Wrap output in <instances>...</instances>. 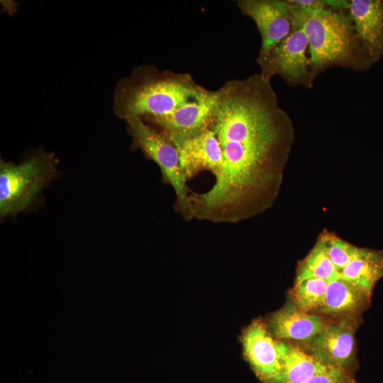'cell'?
Wrapping results in <instances>:
<instances>
[{
  "mask_svg": "<svg viewBox=\"0 0 383 383\" xmlns=\"http://www.w3.org/2000/svg\"><path fill=\"white\" fill-rule=\"evenodd\" d=\"M214 93L209 128L221 146V170L209 191L189 195V204L193 218L235 223L276 201L295 130L271 79L260 73L226 82Z\"/></svg>",
  "mask_w": 383,
  "mask_h": 383,
  "instance_id": "6da1fadb",
  "label": "cell"
},
{
  "mask_svg": "<svg viewBox=\"0 0 383 383\" xmlns=\"http://www.w3.org/2000/svg\"><path fill=\"white\" fill-rule=\"evenodd\" d=\"M211 93L189 73L161 71L153 65H145L118 82L113 109L117 116L126 121L161 116L203 99Z\"/></svg>",
  "mask_w": 383,
  "mask_h": 383,
  "instance_id": "7a4b0ae2",
  "label": "cell"
},
{
  "mask_svg": "<svg viewBox=\"0 0 383 383\" xmlns=\"http://www.w3.org/2000/svg\"><path fill=\"white\" fill-rule=\"evenodd\" d=\"M297 6L308 36L314 79L332 66L356 72L370 69L373 62L365 53L348 13L331 9L311 11Z\"/></svg>",
  "mask_w": 383,
  "mask_h": 383,
  "instance_id": "3957f363",
  "label": "cell"
},
{
  "mask_svg": "<svg viewBox=\"0 0 383 383\" xmlns=\"http://www.w3.org/2000/svg\"><path fill=\"white\" fill-rule=\"evenodd\" d=\"M126 121L133 145L140 148L146 157L158 165L162 180L172 187L176 198L174 204L175 211L186 221L194 218L189 204V190L181 170L177 148L141 118Z\"/></svg>",
  "mask_w": 383,
  "mask_h": 383,
  "instance_id": "277c9868",
  "label": "cell"
},
{
  "mask_svg": "<svg viewBox=\"0 0 383 383\" xmlns=\"http://www.w3.org/2000/svg\"><path fill=\"white\" fill-rule=\"evenodd\" d=\"M53 155H37L15 165L0 163V215H13L25 209L54 177Z\"/></svg>",
  "mask_w": 383,
  "mask_h": 383,
  "instance_id": "5b68a950",
  "label": "cell"
},
{
  "mask_svg": "<svg viewBox=\"0 0 383 383\" xmlns=\"http://www.w3.org/2000/svg\"><path fill=\"white\" fill-rule=\"evenodd\" d=\"M288 1L292 4L294 15L292 29L265 55L257 57L260 74L269 79L279 75L290 86L311 89L314 77L307 54L309 40L304 19L299 6L290 0Z\"/></svg>",
  "mask_w": 383,
  "mask_h": 383,
  "instance_id": "8992f818",
  "label": "cell"
},
{
  "mask_svg": "<svg viewBox=\"0 0 383 383\" xmlns=\"http://www.w3.org/2000/svg\"><path fill=\"white\" fill-rule=\"evenodd\" d=\"M241 13L251 18L261 36L258 57L265 55L291 32L294 15L288 0H239Z\"/></svg>",
  "mask_w": 383,
  "mask_h": 383,
  "instance_id": "52a82bcc",
  "label": "cell"
},
{
  "mask_svg": "<svg viewBox=\"0 0 383 383\" xmlns=\"http://www.w3.org/2000/svg\"><path fill=\"white\" fill-rule=\"evenodd\" d=\"M214 91L206 98L183 106L161 116H143L141 118L165 135L178 148L184 141L195 137L209 128Z\"/></svg>",
  "mask_w": 383,
  "mask_h": 383,
  "instance_id": "ba28073f",
  "label": "cell"
},
{
  "mask_svg": "<svg viewBox=\"0 0 383 383\" xmlns=\"http://www.w3.org/2000/svg\"><path fill=\"white\" fill-rule=\"evenodd\" d=\"M243 353L263 383H282V360L279 341L260 321L251 323L242 337Z\"/></svg>",
  "mask_w": 383,
  "mask_h": 383,
  "instance_id": "9c48e42d",
  "label": "cell"
},
{
  "mask_svg": "<svg viewBox=\"0 0 383 383\" xmlns=\"http://www.w3.org/2000/svg\"><path fill=\"white\" fill-rule=\"evenodd\" d=\"M177 149L181 170L187 182L204 170L211 172L215 178L220 174L222 152L216 134L209 128L184 141Z\"/></svg>",
  "mask_w": 383,
  "mask_h": 383,
  "instance_id": "30bf717a",
  "label": "cell"
},
{
  "mask_svg": "<svg viewBox=\"0 0 383 383\" xmlns=\"http://www.w3.org/2000/svg\"><path fill=\"white\" fill-rule=\"evenodd\" d=\"M354 330L345 321L326 325L309 343L310 354L323 364L345 370L353 357Z\"/></svg>",
  "mask_w": 383,
  "mask_h": 383,
  "instance_id": "8fae6325",
  "label": "cell"
},
{
  "mask_svg": "<svg viewBox=\"0 0 383 383\" xmlns=\"http://www.w3.org/2000/svg\"><path fill=\"white\" fill-rule=\"evenodd\" d=\"M348 14L365 53L377 62L383 55V0H351Z\"/></svg>",
  "mask_w": 383,
  "mask_h": 383,
  "instance_id": "7c38bea8",
  "label": "cell"
},
{
  "mask_svg": "<svg viewBox=\"0 0 383 383\" xmlns=\"http://www.w3.org/2000/svg\"><path fill=\"white\" fill-rule=\"evenodd\" d=\"M271 333L280 339L311 341L326 326L322 318L289 304L275 312L269 321Z\"/></svg>",
  "mask_w": 383,
  "mask_h": 383,
  "instance_id": "4fadbf2b",
  "label": "cell"
},
{
  "mask_svg": "<svg viewBox=\"0 0 383 383\" xmlns=\"http://www.w3.org/2000/svg\"><path fill=\"white\" fill-rule=\"evenodd\" d=\"M340 277L371 296L375 284L383 277V251L360 248L357 257L340 272Z\"/></svg>",
  "mask_w": 383,
  "mask_h": 383,
  "instance_id": "5bb4252c",
  "label": "cell"
},
{
  "mask_svg": "<svg viewBox=\"0 0 383 383\" xmlns=\"http://www.w3.org/2000/svg\"><path fill=\"white\" fill-rule=\"evenodd\" d=\"M370 296L360 287L340 277L328 284L325 301L319 312L333 315L355 313L368 304Z\"/></svg>",
  "mask_w": 383,
  "mask_h": 383,
  "instance_id": "9a60e30c",
  "label": "cell"
},
{
  "mask_svg": "<svg viewBox=\"0 0 383 383\" xmlns=\"http://www.w3.org/2000/svg\"><path fill=\"white\" fill-rule=\"evenodd\" d=\"M279 349L282 360V383H306L329 367L311 354L282 341Z\"/></svg>",
  "mask_w": 383,
  "mask_h": 383,
  "instance_id": "2e32d148",
  "label": "cell"
},
{
  "mask_svg": "<svg viewBox=\"0 0 383 383\" xmlns=\"http://www.w3.org/2000/svg\"><path fill=\"white\" fill-rule=\"evenodd\" d=\"M309 278L323 279L328 283L340 278L339 272L318 241L308 255L300 262L295 284Z\"/></svg>",
  "mask_w": 383,
  "mask_h": 383,
  "instance_id": "e0dca14e",
  "label": "cell"
},
{
  "mask_svg": "<svg viewBox=\"0 0 383 383\" xmlns=\"http://www.w3.org/2000/svg\"><path fill=\"white\" fill-rule=\"evenodd\" d=\"M328 282L309 278L295 284L294 304L306 312L319 311L322 308Z\"/></svg>",
  "mask_w": 383,
  "mask_h": 383,
  "instance_id": "ac0fdd59",
  "label": "cell"
},
{
  "mask_svg": "<svg viewBox=\"0 0 383 383\" xmlns=\"http://www.w3.org/2000/svg\"><path fill=\"white\" fill-rule=\"evenodd\" d=\"M340 272L358 255L360 248L341 239L333 233L322 231L317 240Z\"/></svg>",
  "mask_w": 383,
  "mask_h": 383,
  "instance_id": "d6986e66",
  "label": "cell"
},
{
  "mask_svg": "<svg viewBox=\"0 0 383 383\" xmlns=\"http://www.w3.org/2000/svg\"><path fill=\"white\" fill-rule=\"evenodd\" d=\"M306 383H355V382L351 379L345 370L329 367L327 370L315 375Z\"/></svg>",
  "mask_w": 383,
  "mask_h": 383,
  "instance_id": "ffe728a7",
  "label": "cell"
},
{
  "mask_svg": "<svg viewBox=\"0 0 383 383\" xmlns=\"http://www.w3.org/2000/svg\"><path fill=\"white\" fill-rule=\"evenodd\" d=\"M291 1L311 11H319L328 9L325 0H291Z\"/></svg>",
  "mask_w": 383,
  "mask_h": 383,
  "instance_id": "44dd1931",
  "label": "cell"
},
{
  "mask_svg": "<svg viewBox=\"0 0 383 383\" xmlns=\"http://www.w3.org/2000/svg\"></svg>",
  "mask_w": 383,
  "mask_h": 383,
  "instance_id": "7402d4cb",
  "label": "cell"
}]
</instances>
